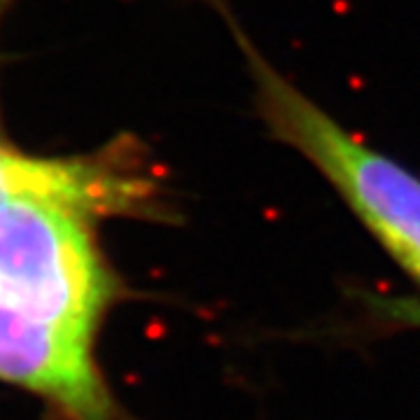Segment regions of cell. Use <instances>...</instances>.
<instances>
[{
  "mask_svg": "<svg viewBox=\"0 0 420 420\" xmlns=\"http://www.w3.org/2000/svg\"><path fill=\"white\" fill-rule=\"evenodd\" d=\"M150 194L143 178L117 171L110 159H38L0 145V203L38 199L79 215L133 210Z\"/></svg>",
  "mask_w": 420,
  "mask_h": 420,
  "instance_id": "277c9868",
  "label": "cell"
},
{
  "mask_svg": "<svg viewBox=\"0 0 420 420\" xmlns=\"http://www.w3.org/2000/svg\"><path fill=\"white\" fill-rule=\"evenodd\" d=\"M208 3L241 52L252 108L269 138L304 157L420 285V176L359 138L280 72L236 19L229 0Z\"/></svg>",
  "mask_w": 420,
  "mask_h": 420,
  "instance_id": "6da1fadb",
  "label": "cell"
},
{
  "mask_svg": "<svg viewBox=\"0 0 420 420\" xmlns=\"http://www.w3.org/2000/svg\"><path fill=\"white\" fill-rule=\"evenodd\" d=\"M110 278L82 215L59 203H0V295L45 320L93 334Z\"/></svg>",
  "mask_w": 420,
  "mask_h": 420,
  "instance_id": "7a4b0ae2",
  "label": "cell"
},
{
  "mask_svg": "<svg viewBox=\"0 0 420 420\" xmlns=\"http://www.w3.org/2000/svg\"><path fill=\"white\" fill-rule=\"evenodd\" d=\"M0 381L59 404L75 420H110L91 334L45 320L0 295Z\"/></svg>",
  "mask_w": 420,
  "mask_h": 420,
  "instance_id": "3957f363",
  "label": "cell"
}]
</instances>
